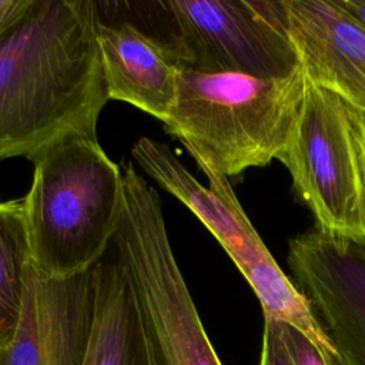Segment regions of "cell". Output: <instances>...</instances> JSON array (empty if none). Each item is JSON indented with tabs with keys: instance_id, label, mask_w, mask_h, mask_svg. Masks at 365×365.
Wrapping results in <instances>:
<instances>
[{
	"instance_id": "obj_1",
	"label": "cell",
	"mask_w": 365,
	"mask_h": 365,
	"mask_svg": "<svg viewBox=\"0 0 365 365\" xmlns=\"http://www.w3.org/2000/svg\"><path fill=\"white\" fill-rule=\"evenodd\" d=\"M96 0H38L0 38V161L97 138L108 98Z\"/></svg>"
},
{
	"instance_id": "obj_2",
	"label": "cell",
	"mask_w": 365,
	"mask_h": 365,
	"mask_svg": "<svg viewBox=\"0 0 365 365\" xmlns=\"http://www.w3.org/2000/svg\"><path fill=\"white\" fill-rule=\"evenodd\" d=\"M23 197L30 264L44 278L87 272L103 259L123 210V170L97 138L58 143L33 163Z\"/></svg>"
},
{
	"instance_id": "obj_3",
	"label": "cell",
	"mask_w": 365,
	"mask_h": 365,
	"mask_svg": "<svg viewBox=\"0 0 365 365\" xmlns=\"http://www.w3.org/2000/svg\"><path fill=\"white\" fill-rule=\"evenodd\" d=\"M305 86L301 68L274 80L180 68L164 131L184 145L202 173L235 177L278 157Z\"/></svg>"
},
{
	"instance_id": "obj_4",
	"label": "cell",
	"mask_w": 365,
	"mask_h": 365,
	"mask_svg": "<svg viewBox=\"0 0 365 365\" xmlns=\"http://www.w3.org/2000/svg\"><path fill=\"white\" fill-rule=\"evenodd\" d=\"M121 170L113 245L135 295L150 365H222L174 257L157 191L131 163Z\"/></svg>"
},
{
	"instance_id": "obj_5",
	"label": "cell",
	"mask_w": 365,
	"mask_h": 365,
	"mask_svg": "<svg viewBox=\"0 0 365 365\" xmlns=\"http://www.w3.org/2000/svg\"><path fill=\"white\" fill-rule=\"evenodd\" d=\"M277 160L322 234L365 245V182L358 111L307 80L299 111Z\"/></svg>"
},
{
	"instance_id": "obj_6",
	"label": "cell",
	"mask_w": 365,
	"mask_h": 365,
	"mask_svg": "<svg viewBox=\"0 0 365 365\" xmlns=\"http://www.w3.org/2000/svg\"><path fill=\"white\" fill-rule=\"evenodd\" d=\"M161 46L178 68L285 78L301 67L279 1L158 0Z\"/></svg>"
},
{
	"instance_id": "obj_7",
	"label": "cell",
	"mask_w": 365,
	"mask_h": 365,
	"mask_svg": "<svg viewBox=\"0 0 365 365\" xmlns=\"http://www.w3.org/2000/svg\"><path fill=\"white\" fill-rule=\"evenodd\" d=\"M94 315L93 268L66 278L24 275L13 336L0 346V365H84Z\"/></svg>"
},
{
	"instance_id": "obj_8",
	"label": "cell",
	"mask_w": 365,
	"mask_h": 365,
	"mask_svg": "<svg viewBox=\"0 0 365 365\" xmlns=\"http://www.w3.org/2000/svg\"><path fill=\"white\" fill-rule=\"evenodd\" d=\"M288 265L345 365H365V245L307 231Z\"/></svg>"
},
{
	"instance_id": "obj_9",
	"label": "cell",
	"mask_w": 365,
	"mask_h": 365,
	"mask_svg": "<svg viewBox=\"0 0 365 365\" xmlns=\"http://www.w3.org/2000/svg\"><path fill=\"white\" fill-rule=\"evenodd\" d=\"M305 78L365 115V29L334 0H281Z\"/></svg>"
},
{
	"instance_id": "obj_10",
	"label": "cell",
	"mask_w": 365,
	"mask_h": 365,
	"mask_svg": "<svg viewBox=\"0 0 365 365\" xmlns=\"http://www.w3.org/2000/svg\"><path fill=\"white\" fill-rule=\"evenodd\" d=\"M131 157L150 178L180 200L205 225L240 272L272 257L227 177L205 171L208 187H204L165 143L150 137H140L133 144Z\"/></svg>"
},
{
	"instance_id": "obj_11",
	"label": "cell",
	"mask_w": 365,
	"mask_h": 365,
	"mask_svg": "<svg viewBox=\"0 0 365 365\" xmlns=\"http://www.w3.org/2000/svg\"><path fill=\"white\" fill-rule=\"evenodd\" d=\"M97 44L108 98L164 123L177 98L180 76L167 50L131 19L115 13L111 19L98 14Z\"/></svg>"
},
{
	"instance_id": "obj_12",
	"label": "cell",
	"mask_w": 365,
	"mask_h": 365,
	"mask_svg": "<svg viewBox=\"0 0 365 365\" xmlns=\"http://www.w3.org/2000/svg\"><path fill=\"white\" fill-rule=\"evenodd\" d=\"M93 281L94 315L84 365H150L135 295L115 252L93 267Z\"/></svg>"
},
{
	"instance_id": "obj_13",
	"label": "cell",
	"mask_w": 365,
	"mask_h": 365,
	"mask_svg": "<svg viewBox=\"0 0 365 365\" xmlns=\"http://www.w3.org/2000/svg\"><path fill=\"white\" fill-rule=\"evenodd\" d=\"M254 289L264 319L287 324L305 335L325 356L338 355L312 304L278 267L274 257L241 271Z\"/></svg>"
},
{
	"instance_id": "obj_14",
	"label": "cell",
	"mask_w": 365,
	"mask_h": 365,
	"mask_svg": "<svg viewBox=\"0 0 365 365\" xmlns=\"http://www.w3.org/2000/svg\"><path fill=\"white\" fill-rule=\"evenodd\" d=\"M30 250L24 220V201L0 200V344L17 325Z\"/></svg>"
},
{
	"instance_id": "obj_15",
	"label": "cell",
	"mask_w": 365,
	"mask_h": 365,
	"mask_svg": "<svg viewBox=\"0 0 365 365\" xmlns=\"http://www.w3.org/2000/svg\"><path fill=\"white\" fill-rule=\"evenodd\" d=\"M281 332L294 365H345L339 354L325 356L305 335L295 328L281 322Z\"/></svg>"
},
{
	"instance_id": "obj_16",
	"label": "cell",
	"mask_w": 365,
	"mask_h": 365,
	"mask_svg": "<svg viewBox=\"0 0 365 365\" xmlns=\"http://www.w3.org/2000/svg\"><path fill=\"white\" fill-rule=\"evenodd\" d=\"M259 365H294L281 332V322L264 319Z\"/></svg>"
},
{
	"instance_id": "obj_17",
	"label": "cell",
	"mask_w": 365,
	"mask_h": 365,
	"mask_svg": "<svg viewBox=\"0 0 365 365\" xmlns=\"http://www.w3.org/2000/svg\"><path fill=\"white\" fill-rule=\"evenodd\" d=\"M38 0H0V38L23 21Z\"/></svg>"
},
{
	"instance_id": "obj_18",
	"label": "cell",
	"mask_w": 365,
	"mask_h": 365,
	"mask_svg": "<svg viewBox=\"0 0 365 365\" xmlns=\"http://www.w3.org/2000/svg\"><path fill=\"white\" fill-rule=\"evenodd\" d=\"M365 29V0H334Z\"/></svg>"
},
{
	"instance_id": "obj_19",
	"label": "cell",
	"mask_w": 365,
	"mask_h": 365,
	"mask_svg": "<svg viewBox=\"0 0 365 365\" xmlns=\"http://www.w3.org/2000/svg\"><path fill=\"white\" fill-rule=\"evenodd\" d=\"M358 131H359V148H361V160H362V171H364V182H365V115L358 113Z\"/></svg>"
},
{
	"instance_id": "obj_20",
	"label": "cell",
	"mask_w": 365,
	"mask_h": 365,
	"mask_svg": "<svg viewBox=\"0 0 365 365\" xmlns=\"http://www.w3.org/2000/svg\"><path fill=\"white\" fill-rule=\"evenodd\" d=\"M0 346H1V344H0Z\"/></svg>"
}]
</instances>
